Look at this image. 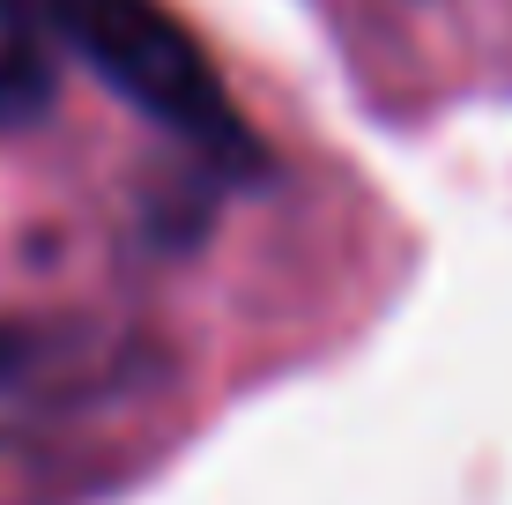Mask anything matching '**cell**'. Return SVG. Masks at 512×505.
<instances>
[{
    "label": "cell",
    "mask_w": 512,
    "mask_h": 505,
    "mask_svg": "<svg viewBox=\"0 0 512 505\" xmlns=\"http://www.w3.org/2000/svg\"><path fill=\"white\" fill-rule=\"evenodd\" d=\"M60 97V60L52 30L38 23L30 0H0V127H30Z\"/></svg>",
    "instance_id": "cell-3"
},
{
    "label": "cell",
    "mask_w": 512,
    "mask_h": 505,
    "mask_svg": "<svg viewBox=\"0 0 512 505\" xmlns=\"http://www.w3.org/2000/svg\"><path fill=\"white\" fill-rule=\"evenodd\" d=\"M30 8L52 38L75 45L134 112L179 134L193 156H208L216 171H260V142L238 119L231 90L216 82L208 52L156 0H30Z\"/></svg>",
    "instance_id": "cell-1"
},
{
    "label": "cell",
    "mask_w": 512,
    "mask_h": 505,
    "mask_svg": "<svg viewBox=\"0 0 512 505\" xmlns=\"http://www.w3.org/2000/svg\"><path fill=\"white\" fill-rule=\"evenodd\" d=\"M171 357L90 312H0V454L90 431L149 402Z\"/></svg>",
    "instance_id": "cell-2"
}]
</instances>
